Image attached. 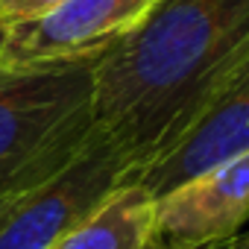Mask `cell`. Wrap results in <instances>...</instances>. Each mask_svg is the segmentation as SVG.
<instances>
[{
  "label": "cell",
  "mask_w": 249,
  "mask_h": 249,
  "mask_svg": "<svg viewBox=\"0 0 249 249\" xmlns=\"http://www.w3.org/2000/svg\"><path fill=\"white\" fill-rule=\"evenodd\" d=\"M249 41V0H156L94 68L97 129L138 170L173 138L214 73Z\"/></svg>",
  "instance_id": "1"
},
{
  "label": "cell",
  "mask_w": 249,
  "mask_h": 249,
  "mask_svg": "<svg viewBox=\"0 0 249 249\" xmlns=\"http://www.w3.org/2000/svg\"><path fill=\"white\" fill-rule=\"evenodd\" d=\"M97 59L0 65V199L59 173L91 141Z\"/></svg>",
  "instance_id": "2"
},
{
  "label": "cell",
  "mask_w": 249,
  "mask_h": 249,
  "mask_svg": "<svg viewBox=\"0 0 249 249\" xmlns=\"http://www.w3.org/2000/svg\"><path fill=\"white\" fill-rule=\"evenodd\" d=\"M129 182L132 159L97 129L59 173L0 199V249H53Z\"/></svg>",
  "instance_id": "3"
},
{
  "label": "cell",
  "mask_w": 249,
  "mask_h": 249,
  "mask_svg": "<svg viewBox=\"0 0 249 249\" xmlns=\"http://www.w3.org/2000/svg\"><path fill=\"white\" fill-rule=\"evenodd\" d=\"M249 150V41L202 88L173 138L138 170L135 182L156 199L196 173Z\"/></svg>",
  "instance_id": "4"
},
{
  "label": "cell",
  "mask_w": 249,
  "mask_h": 249,
  "mask_svg": "<svg viewBox=\"0 0 249 249\" xmlns=\"http://www.w3.org/2000/svg\"><path fill=\"white\" fill-rule=\"evenodd\" d=\"M153 6L156 0H65L41 18L3 27L0 65L27 68L103 53Z\"/></svg>",
  "instance_id": "5"
},
{
  "label": "cell",
  "mask_w": 249,
  "mask_h": 249,
  "mask_svg": "<svg viewBox=\"0 0 249 249\" xmlns=\"http://www.w3.org/2000/svg\"><path fill=\"white\" fill-rule=\"evenodd\" d=\"M249 223V150L231 156L153 202V249H199Z\"/></svg>",
  "instance_id": "6"
},
{
  "label": "cell",
  "mask_w": 249,
  "mask_h": 249,
  "mask_svg": "<svg viewBox=\"0 0 249 249\" xmlns=\"http://www.w3.org/2000/svg\"><path fill=\"white\" fill-rule=\"evenodd\" d=\"M153 196L129 182L53 249H153Z\"/></svg>",
  "instance_id": "7"
},
{
  "label": "cell",
  "mask_w": 249,
  "mask_h": 249,
  "mask_svg": "<svg viewBox=\"0 0 249 249\" xmlns=\"http://www.w3.org/2000/svg\"><path fill=\"white\" fill-rule=\"evenodd\" d=\"M59 3H65V0H0V24L12 27L21 21L41 18L44 12L56 9Z\"/></svg>",
  "instance_id": "8"
},
{
  "label": "cell",
  "mask_w": 249,
  "mask_h": 249,
  "mask_svg": "<svg viewBox=\"0 0 249 249\" xmlns=\"http://www.w3.org/2000/svg\"><path fill=\"white\" fill-rule=\"evenodd\" d=\"M199 249H249V229H243L240 234H234V237H229V240L208 243V246H199Z\"/></svg>",
  "instance_id": "9"
},
{
  "label": "cell",
  "mask_w": 249,
  "mask_h": 249,
  "mask_svg": "<svg viewBox=\"0 0 249 249\" xmlns=\"http://www.w3.org/2000/svg\"><path fill=\"white\" fill-rule=\"evenodd\" d=\"M0 38H3V24H0Z\"/></svg>",
  "instance_id": "10"
}]
</instances>
